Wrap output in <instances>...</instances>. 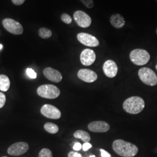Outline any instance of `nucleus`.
I'll return each mask as SVG.
<instances>
[{
	"label": "nucleus",
	"mask_w": 157,
	"mask_h": 157,
	"mask_svg": "<svg viewBox=\"0 0 157 157\" xmlns=\"http://www.w3.org/2000/svg\"><path fill=\"white\" fill-rule=\"evenodd\" d=\"M89 157H95V155H91V156H90Z\"/></svg>",
	"instance_id": "2f4dec72"
},
{
	"label": "nucleus",
	"mask_w": 157,
	"mask_h": 157,
	"mask_svg": "<svg viewBox=\"0 0 157 157\" xmlns=\"http://www.w3.org/2000/svg\"><path fill=\"white\" fill-rule=\"evenodd\" d=\"M73 150L76 151H79L82 148V146L80 143H76L73 146Z\"/></svg>",
	"instance_id": "cd10ccee"
},
{
	"label": "nucleus",
	"mask_w": 157,
	"mask_h": 157,
	"mask_svg": "<svg viewBox=\"0 0 157 157\" xmlns=\"http://www.w3.org/2000/svg\"><path fill=\"white\" fill-rule=\"evenodd\" d=\"M78 76L80 80L87 83H93L97 79V73L88 69L79 70L78 72Z\"/></svg>",
	"instance_id": "f8f14e48"
},
{
	"label": "nucleus",
	"mask_w": 157,
	"mask_h": 157,
	"mask_svg": "<svg viewBox=\"0 0 157 157\" xmlns=\"http://www.w3.org/2000/svg\"><path fill=\"white\" fill-rule=\"evenodd\" d=\"M2 25L4 28L11 33L20 35L23 32V28L22 25L11 18L4 19L2 21Z\"/></svg>",
	"instance_id": "423d86ee"
},
{
	"label": "nucleus",
	"mask_w": 157,
	"mask_h": 157,
	"mask_svg": "<svg viewBox=\"0 0 157 157\" xmlns=\"http://www.w3.org/2000/svg\"><path fill=\"white\" fill-rule=\"evenodd\" d=\"M6 157V156H4V157Z\"/></svg>",
	"instance_id": "f704fd0d"
},
{
	"label": "nucleus",
	"mask_w": 157,
	"mask_h": 157,
	"mask_svg": "<svg viewBox=\"0 0 157 157\" xmlns=\"http://www.w3.org/2000/svg\"><path fill=\"white\" fill-rule=\"evenodd\" d=\"M145 107L144 100L138 96L128 98L123 104L124 110L130 114H137L141 112Z\"/></svg>",
	"instance_id": "f03ea898"
},
{
	"label": "nucleus",
	"mask_w": 157,
	"mask_h": 157,
	"mask_svg": "<svg viewBox=\"0 0 157 157\" xmlns=\"http://www.w3.org/2000/svg\"><path fill=\"white\" fill-rule=\"evenodd\" d=\"M26 73L29 77L30 78H37V73H36L35 71L32 69L28 68L26 70Z\"/></svg>",
	"instance_id": "b1692460"
},
{
	"label": "nucleus",
	"mask_w": 157,
	"mask_h": 157,
	"mask_svg": "<svg viewBox=\"0 0 157 157\" xmlns=\"http://www.w3.org/2000/svg\"><path fill=\"white\" fill-rule=\"evenodd\" d=\"M156 69H157V65H156Z\"/></svg>",
	"instance_id": "72a5a7b5"
},
{
	"label": "nucleus",
	"mask_w": 157,
	"mask_h": 157,
	"mask_svg": "<svg viewBox=\"0 0 157 157\" xmlns=\"http://www.w3.org/2000/svg\"><path fill=\"white\" fill-rule=\"evenodd\" d=\"M39 157H52V153L50 150L43 148L40 151Z\"/></svg>",
	"instance_id": "412c9836"
},
{
	"label": "nucleus",
	"mask_w": 157,
	"mask_h": 157,
	"mask_svg": "<svg viewBox=\"0 0 157 157\" xmlns=\"http://www.w3.org/2000/svg\"><path fill=\"white\" fill-rule=\"evenodd\" d=\"M156 1H157V0H156Z\"/></svg>",
	"instance_id": "c9c22d12"
},
{
	"label": "nucleus",
	"mask_w": 157,
	"mask_h": 157,
	"mask_svg": "<svg viewBox=\"0 0 157 157\" xmlns=\"http://www.w3.org/2000/svg\"><path fill=\"white\" fill-rule=\"evenodd\" d=\"M28 144L26 142H17L12 144L8 148L7 152L8 154L12 156H19L26 153L28 151Z\"/></svg>",
	"instance_id": "6e6552de"
},
{
	"label": "nucleus",
	"mask_w": 157,
	"mask_h": 157,
	"mask_svg": "<svg viewBox=\"0 0 157 157\" xmlns=\"http://www.w3.org/2000/svg\"><path fill=\"white\" fill-rule=\"evenodd\" d=\"M84 6L88 8H92L94 6V2L93 0H79Z\"/></svg>",
	"instance_id": "5701e85b"
},
{
	"label": "nucleus",
	"mask_w": 157,
	"mask_h": 157,
	"mask_svg": "<svg viewBox=\"0 0 157 157\" xmlns=\"http://www.w3.org/2000/svg\"><path fill=\"white\" fill-rule=\"evenodd\" d=\"M75 21L82 28H89L91 24V19L89 15L82 11H77L73 14Z\"/></svg>",
	"instance_id": "0eeeda50"
},
{
	"label": "nucleus",
	"mask_w": 157,
	"mask_h": 157,
	"mask_svg": "<svg viewBox=\"0 0 157 157\" xmlns=\"http://www.w3.org/2000/svg\"><path fill=\"white\" fill-rule=\"evenodd\" d=\"M61 19L62 22L66 24H70L72 23V18L70 15H69L66 13H64L62 14L61 17Z\"/></svg>",
	"instance_id": "4be33fe9"
},
{
	"label": "nucleus",
	"mask_w": 157,
	"mask_h": 157,
	"mask_svg": "<svg viewBox=\"0 0 157 157\" xmlns=\"http://www.w3.org/2000/svg\"><path fill=\"white\" fill-rule=\"evenodd\" d=\"M38 32H39L40 37L44 39H48L52 36L51 30L49 29L45 28H41L39 29Z\"/></svg>",
	"instance_id": "aec40b11"
},
{
	"label": "nucleus",
	"mask_w": 157,
	"mask_h": 157,
	"mask_svg": "<svg viewBox=\"0 0 157 157\" xmlns=\"http://www.w3.org/2000/svg\"><path fill=\"white\" fill-rule=\"evenodd\" d=\"M10 87V80L8 76L4 75H0V90L6 91Z\"/></svg>",
	"instance_id": "a211bd4d"
},
{
	"label": "nucleus",
	"mask_w": 157,
	"mask_h": 157,
	"mask_svg": "<svg viewBox=\"0 0 157 157\" xmlns=\"http://www.w3.org/2000/svg\"><path fill=\"white\" fill-rule=\"evenodd\" d=\"M156 33H157V30H156Z\"/></svg>",
	"instance_id": "473e14b6"
},
{
	"label": "nucleus",
	"mask_w": 157,
	"mask_h": 157,
	"mask_svg": "<svg viewBox=\"0 0 157 157\" xmlns=\"http://www.w3.org/2000/svg\"><path fill=\"white\" fill-rule=\"evenodd\" d=\"M92 147V145L89 143H84L83 145L82 146V148L84 151H87L88 150H89Z\"/></svg>",
	"instance_id": "a878e982"
},
{
	"label": "nucleus",
	"mask_w": 157,
	"mask_h": 157,
	"mask_svg": "<svg viewBox=\"0 0 157 157\" xmlns=\"http://www.w3.org/2000/svg\"><path fill=\"white\" fill-rule=\"evenodd\" d=\"M88 128L91 132L96 133L107 132L109 129V124L104 121H93L89 124Z\"/></svg>",
	"instance_id": "ddd939ff"
},
{
	"label": "nucleus",
	"mask_w": 157,
	"mask_h": 157,
	"mask_svg": "<svg viewBox=\"0 0 157 157\" xmlns=\"http://www.w3.org/2000/svg\"><path fill=\"white\" fill-rule=\"evenodd\" d=\"M43 74L46 78L53 82L59 83L62 80V76L61 73L52 67L45 68L43 71Z\"/></svg>",
	"instance_id": "2eb2a0df"
},
{
	"label": "nucleus",
	"mask_w": 157,
	"mask_h": 157,
	"mask_svg": "<svg viewBox=\"0 0 157 157\" xmlns=\"http://www.w3.org/2000/svg\"><path fill=\"white\" fill-rule=\"evenodd\" d=\"M41 113L45 117L52 119H58L61 117V112L56 108L50 104H45L41 108Z\"/></svg>",
	"instance_id": "1a4fd4ad"
},
{
	"label": "nucleus",
	"mask_w": 157,
	"mask_h": 157,
	"mask_svg": "<svg viewBox=\"0 0 157 157\" xmlns=\"http://www.w3.org/2000/svg\"><path fill=\"white\" fill-rule=\"evenodd\" d=\"M74 137L76 139H80L84 143H89L91 140L90 135L87 132L82 130H78L74 133Z\"/></svg>",
	"instance_id": "f3484780"
},
{
	"label": "nucleus",
	"mask_w": 157,
	"mask_h": 157,
	"mask_svg": "<svg viewBox=\"0 0 157 157\" xmlns=\"http://www.w3.org/2000/svg\"><path fill=\"white\" fill-rule=\"evenodd\" d=\"M112 148L118 155L124 157H134L139 151V149L136 145L121 139L114 141Z\"/></svg>",
	"instance_id": "f257e3e1"
},
{
	"label": "nucleus",
	"mask_w": 157,
	"mask_h": 157,
	"mask_svg": "<svg viewBox=\"0 0 157 157\" xmlns=\"http://www.w3.org/2000/svg\"><path fill=\"white\" fill-rule=\"evenodd\" d=\"M77 39L80 43L86 46L95 47L100 44L98 40L90 34L80 33L77 35Z\"/></svg>",
	"instance_id": "9d476101"
},
{
	"label": "nucleus",
	"mask_w": 157,
	"mask_h": 157,
	"mask_svg": "<svg viewBox=\"0 0 157 157\" xmlns=\"http://www.w3.org/2000/svg\"><path fill=\"white\" fill-rule=\"evenodd\" d=\"M6 101V95L2 93H0V108H1L4 106Z\"/></svg>",
	"instance_id": "393cba45"
},
{
	"label": "nucleus",
	"mask_w": 157,
	"mask_h": 157,
	"mask_svg": "<svg viewBox=\"0 0 157 157\" xmlns=\"http://www.w3.org/2000/svg\"><path fill=\"white\" fill-rule=\"evenodd\" d=\"M103 71L107 77L113 78L118 73V67L115 62L112 60H107L103 65Z\"/></svg>",
	"instance_id": "4468645a"
},
{
	"label": "nucleus",
	"mask_w": 157,
	"mask_h": 157,
	"mask_svg": "<svg viewBox=\"0 0 157 157\" xmlns=\"http://www.w3.org/2000/svg\"><path fill=\"white\" fill-rule=\"evenodd\" d=\"M44 129L51 134H56L59 131V128L56 124L48 122L44 124Z\"/></svg>",
	"instance_id": "6ab92c4d"
},
{
	"label": "nucleus",
	"mask_w": 157,
	"mask_h": 157,
	"mask_svg": "<svg viewBox=\"0 0 157 157\" xmlns=\"http://www.w3.org/2000/svg\"><path fill=\"white\" fill-rule=\"evenodd\" d=\"M96 56L94 51L91 49H85L80 54V61L84 66H90L95 62Z\"/></svg>",
	"instance_id": "9b49d317"
},
{
	"label": "nucleus",
	"mask_w": 157,
	"mask_h": 157,
	"mask_svg": "<svg viewBox=\"0 0 157 157\" xmlns=\"http://www.w3.org/2000/svg\"><path fill=\"white\" fill-rule=\"evenodd\" d=\"M101 151V156L102 157H111V155L109 153H108V152L105 151L103 149H101L100 150Z\"/></svg>",
	"instance_id": "c85d7f7f"
},
{
	"label": "nucleus",
	"mask_w": 157,
	"mask_h": 157,
	"mask_svg": "<svg viewBox=\"0 0 157 157\" xmlns=\"http://www.w3.org/2000/svg\"><path fill=\"white\" fill-rule=\"evenodd\" d=\"M68 157H82V155L77 152L71 151L68 154Z\"/></svg>",
	"instance_id": "bb28decb"
},
{
	"label": "nucleus",
	"mask_w": 157,
	"mask_h": 157,
	"mask_svg": "<svg viewBox=\"0 0 157 157\" xmlns=\"http://www.w3.org/2000/svg\"><path fill=\"white\" fill-rule=\"evenodd\" d=\"M138 75L143 83L148 86H154L157 84V76L151 69L142 67L139 69Z\"/></svg>",
	"instance_id": "39448f33"
},
{
	"label": "nucleus",
	"mask_w": 157,
	"mask_h": 157,
	"mask_svg": "<svg viewBox=\"0 0 157 157\" xmlns=\"http://www.w3.org/2000/svg\"><path fill=\"white\" fill-rule=\"evenodd\" d=\"M109 21L111 24L115 28H122L124 27L125 24V21L124 17L119 13H115L112 15L110 17Z\"/></svg>",
	"instance_id": "dca6fc26"
},
{
	"label": "nucleus",
	"mask_w": 157,
	"mask_h": 157,
	"mask_svg": "<svg viewBox=\"0 0 157 157\" xmlns=\"http://www.w3.org/2000/svg\"><path fill=\"white\" fill-rule=\"evenodd\" d=\"M2 48V45L0 44V50H1Z\"/></svg>",
	"instance_id": "7c9ffc66"
},
{
	"label": "nucleus",
	"mask_w": 157,
	"mask_h": 157,
	"mask_svg": "<svg viewBox=\"0 0 157 157\" xmlns=\"http://www.w3.org/2000/svg\"><path fill=\"white\" fill-rule=\"evenodd\" d=\"M38 95L47 99H54L60 95V90L54 85L44 84L39 86L37 90Z\"/></svg>",
	"instance_id": "20e7f679"
},
{
	"label": "nucleus",
	"mask_w": 157,
	"mask_h": 157,
	"mask_svg": "<svg viewBox=\"0 0 157 157\" xmlns=\"http://www.w3.org/2000/svg\"><path fill=\"white\" fill-rule=\"evenodd\" d=\"M25 1V0H12V2L13 3V4L16 6L22 5L24 3Z\"/></svg>",
	"instance_id": "c756f323"
},
{
	"label": "nucleus",
	"mask_w": 157,
	"mask_h": 157,
	"mask_svg": "<svg viewBox=\"0 0 157 157\" xmlns=\"http://www.w3.org/2000/svg\"><path fill=\"white\" fill-rule=\"evenodd\" d=\"M130 59L135 65L142 66L149 62L150 55L145 50L135 49L130 53Z\"/></svg>",
	"instance_id": "7ed1b4c3"
}]
</instances>
